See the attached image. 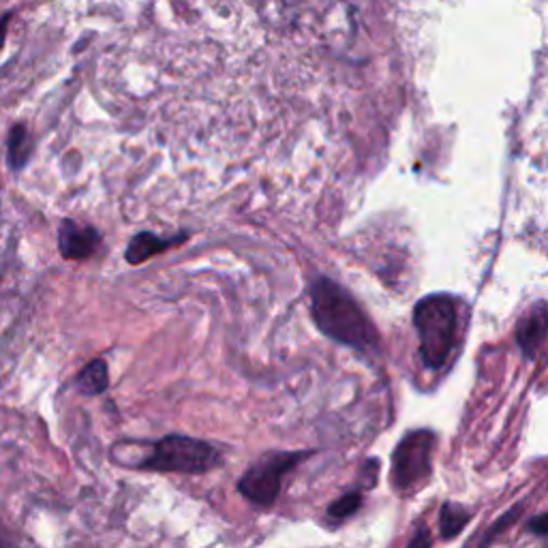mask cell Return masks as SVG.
Returning <instances> with one entry per match:
<instances>
[{"label": "cell", "mask_w": 548, "mask_h": 548, "mask_svg": "<svg viewBox=\"0 0 548 548\" xmlns=\"http://www.w3.org/2000/svg\"><path fill=\"white\" fill-rule=\"evenodd\" d=\"M313 315L317 326L328 337L345 345L367 349L375 343V332L367 315L343 287L328 279H319L313 287Z\"/></svg>", "instance_id": "cell-1"}, {"label": "cell", "mask_w": 548, "mask_h": 548, "mask_svg": "<svg viewBox=\"0 0 548 548\" xmlns=\"http://www.w3.org/2000/svg\"><path fill=\"white\" fill-rule=\"evenodd\" d=\"M420 354L429 369H441L456 345V304L450 296H426L414 311Z\"/></svg>", "instance_id": "cell-2"}, {"label": "cell", "mask_w": 548, "mask_h": 548, "mask_svg": "<svg viewBox=\"0 0 548 548\" xmlns=\"http://www.w3.org/2000/svg\"><path fill=\"white\" fill-rule=\"evenodd\" d=\"M221 463V454L206 441L167 435L157 441L148 459L140 463L142 469L163 471V474H206Z\"/></svg>", "instance_id": "cell-3"}, {"label": "cell", "mask_w": 548, "mask_h": 548, "mask_svg": "<svg viewBox=\"0 0 548 548\" xmlns=\"http://www.w3.org/2000/svg\"><path fill=\"white\" fill-rule=\"evenodd\" d=\"M300 452H270L260 461L247 469L240 478L238 491L257 508H270L281 493V480L298 461H302Z\"/></svg>", "instance_id": "cell-4"}, {"label": "cell", "mask_w": 548, "mask_h": 548, "mask_svg": "<svg viewBox=\"0 0 548 548\" xmlns=\"http://www.w3.org/2000/svg\"><path fill=\"white\" fill-rule=\"evenodd\" d=\"M435 435L431 431L409 433L392 456V482L397 491H409L431 474V452Z\"/></svg>", "instance_id": "cell-5"}, {"label": "cell", "mask_w": 548, "mask_h": 548, "mask_svg": "<svg viewBox=\"0 0 548 548\" xmlns=\"http://www.w3.org/2000/svg\"><path fill=\"white\" fill-rule=\"evenodd\" d=\"M101 245V236L95 227L78 225L75 221L67 219L60 223L58 230V249L65 260L82 262L93 257Z\"/></svg>", "instance_id": "cell-6"}, {"label": "cell", "mask_w": 548, "mask_h": 548, "mask_svg": "<svg viewBox=\"0 0 548 548\" xmlns=\"http://www.w3.org/2000/svg\"><path fill=\"white\" fill-rule=\"evenodd\" d=\"M176 240L172 238H159L150 232H142L131 238L129 247H127V262L129 264H144L150 257H155L163 253L165 249H170Z\"/></svg>", "instance_id": "cell-7"}, {"label": "cell", "mask_w": 548, "mask_h": 548, "mask_svg": "<svg viewBox=\"0 0 548 548\" xmlns=\"http://www.w3.org/2000/svg\"><path fill=\"white\" fill-rule=\"evenodd\" d=\"M110 386V377H108V364L105 360L97 358L80 371V375L75 377V388L80 390V394H86V397H97V394L105 392Z\"/></svg>", "instance_id": "cell-8"}, {"label": "cell", "mask_w": 548, "mask_h": 548, "mask_svg": "<svg viewBox=\"0 0 548 548\" xmlns=\"http://www.w3.org/2000/svg\"><path fill=\"white\" fill-rule=\"evenodd\" d=\"M548 326V311L544 307H538L531 311L519 328V343L527 354H534V349L540 345L544 332Z\"/></svg>", "instance_id": "cell-9"}, {"label": "cell", "mask_w": 548, "mask_h": 548, "mask_svg": "<svg viewBox=\"0 0 548 548\" xmlns=\"http://www.w3.org/2000/svg\"><path fill=\"white\" fill-rule=\"evenodd\" d=\"M7 152H9V165L15 172H20L22 167L30 161V155H33V140H30L24 125H15L9 131Z\"/></svg>", "instance_id": "cell-10"}, {"label": "cell", "mask_w": 548, "mask_h": 548, "mask_svg": "<svg viewBox=\"0 0 548 548\" xmlns=\"http://www.w3.org/2000/svg\"><path fill=\"white\" fill-rule=\"evenodd\" d=\"M471 519V512L459 504H444L439 510V534L444 540L456 538Z\"/></svg>", "instance_id": "cell-11"}, {"label": "cell", "mask_w": 548, "mask_h": 548, "mask_svg": "<svg viewBox=\"0 0 548 548\" xmlns=\"http://www.w3.org/2000/svg\"><path fill=\"white\" fill-rule=\"evenodd\" d=\"M360 504H362V495L360 493H347V495H343V497H339L337 501H334V504H330L328 514L332 516V519L343 521V519H347V516L356 514Z\"/></svg>", "instance_id": "cell-12"}, {"label": "cell", "mask_w": 548, "mask_h": 548, "mask_svg": "<svg viewBox=\"0 0 548 548\" xmlns=\"http://www.w3.org/2000/svg\"><path fill=\"white\" fill-rule=\"evenodd\" d=\"M521 514V504L519 506H514L510 512H506L504 516H501V519H497L495 523H493V527L489 529V531H486V536H484V540H482V544H480V548H486V546H489L499 534H501V531H504V529H508L510 525H512V521L516 519V516H519Z\"/></svg>", "instance_id": "cell-13"}, {"label": "cell", "mask_w": 548, "mask_h": 548, "mask_svg": "<svg viewBox=\"0 0 548 548\" xmlns=\"http://www.w3.org/2000/svg\"><path fill=\"white\" fill-rule=\"evenodd\" d=\"M527 531H531V534H536V536H546L548 538V512H544L540 516H534V519H529Z\"/></svg>", "instance_id": "cell-14"}, {"label": "cell", "mask_w": 548, "mask_h": 548, "mask_svg": "<svg viewBox=\"0 0 548 548\" xmlns=\"http://www.w3.org/2000/svg\"><path fill=\"white\" fill-rule=\"evenodd\" d=\"M407 548H431V534H429V529L426 527H420L414 538H411L409 546Z\"/></svg>", "instance_id": "cell-15"}, {"label": "cell", "mask_w": 548, "mask_h": 548, "mask_svg": "<svg viewBox=\"0 0 548 548\" xmlns=\"http://www.w3.org/2000/svg\"><path fill=\"white\" fill-rule=\"evenodd\" d=\"M9 22H11V13L0 15V50H3V45H5V37H7Z\"/></svg>", "instance_id": "cell-16"}, {"label": "cell", "mask_w": 548, "mask_h": 548, "mask_svg": "<svg viewBox=\"0 0 548 548\" xmlns=\"http://www.w3.org/2000/svg\"><path fill=\"white\" fill-rule=\"evenodd\" d=\"M0 548H3V544H0Z\"/></svg>", "instance_id": "cell-17"}]
</instances>
